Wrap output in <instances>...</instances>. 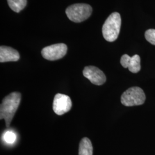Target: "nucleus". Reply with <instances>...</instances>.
<instances>
[{
  "mask_svg": "<svg viewBox=\"0 0 155 155\" xmlns=\"http://www.w3.org/2000/svg\"><path fill=\"white\" fill-rule=\"evenodd\" d=\"M21 99V94L13 92L2 100L0 106V119L5 121L6 127H9L13 118L20 105Z\"/></svg>",
  "mask_w": 155,
  "mask_h": 155,
  "instance_id": "1",
  "label": "nucleus"
},
{
  "mask_svg": "<svg viewBox=\"0 0 155 155\" xmlns=\"http://www.w3.org/2000/svg\"><path fill=\"white\" fill-rule=\"evenodd\" d=\"M121 25L120 15L117 12L111 13L106 19L102 27L103 36L106 41L113 42L118 38Z\"/></svg>",
  "mask_w": 155,
  "mask_h": 155,
  "instance_id": "2",
  "label": "nucleus"
},
{
  "mask_svg": "<svg viewBox=\"0 0 155 155\" xmlns=\"http://www.w3.org/2000/svg\"><path fill=\"white\" fill-rule=\"evenodd\" d=\"M92 13V8L86 4H76L68 6L66 10L68 18L73 22H81L87 19Z\"/></svg>",
  "mask_w": 155,
  "mask_h": 155,
  "instance_id": "3",
  "label": "nucleus"
},
{
  "mask_svg": "<svg viewBox=\"0 0 155 155\" xmlns=\"http://www.w3.org/2000/svg\"><path fill=\"white\" fill-rule=\"evenodd\" d=\"M145 99V94L142 89L139 87H132L122 94L121 102L125 106H134L143 105Z\"/></svg>",
  "mask_w": 155,
  "mask_h": 155,
  "instance_id": "4",
  "label": "nucleus"
},
{
  "mask_svg": "<svg viewBox=\"0 0 155 155\" xmlns=\"http://www.w3.org/2000/svg\"><path fill=\"white\" fill-rule=\"evenodd\" d=\"M67 52V47L63 43H58L45 47L41 51L43 57L48 61H56L63 58Z\"/></svg>",
  "mask_w": 155,
  "mask_h": 155,
  "instance_id": "5",
  "label": "nucleus"
},
{
  "mask_svg": "<svg viewBox=\"0 0 155 155\" xmlns=\"http://www.w3.org/2000/svg\"><path fill=\"white\" fill-rule=\"evenodd\" d=\"M72 101L70 98L65 94H56L53 102V110L58 116H61L71 110Z\"/></svg>",
  "mask_w": 155,
  "mask_h": 155,
  "instance_id": "6",
  "label": "nucleus"
},
{
  "mask_svg": "<svg viewBox=\"0 0 155 155\" xmlns=\"http://www.w3.org/2000/svg\"><path fill=\"white\" fill-rule=\"evenodd\" d=\"M83 76L94 84L102 85L105 83L106 78L104 73L95 66L86 67L83 71Z\"/></svg>",
  "mask_w": 155,
  "mask_h": 155,
  "instance_id": "7",
  "label": "nucleus"
},
{
  "mask_svg": "<svg viewBox=\"0 0 155 155\" xmlns=\"http://www.w3.org/2000/svg\"><path fill=\"white\" fill-rule=\"evenodd\" d=\"M140 57L135 55L132 57L125 54L121 58V64L124 68H128L129 70L132 73H137L141 70Z\"/></svg>",
  "mask_w": 155,
  "mask_h": 155,
  "instance_id": "8",
  "label": "nucleus"
},
{
  "mask_svg": "<svg viewBox=\"0 0 155 155\" xmlns=\"http://www.w3.org/2000/svg\"><path fill=\"white\" fill-rule=\"evenodd\" d=\"M20 59V54L17 50L7 46L0 47V61L1 63L8 61H18Z\"/></svg>",
  "mask_w": 155,
  "mask_h": 155,
  "instance_id": "9",
  "label": "nucleus"
},
{
  "mask_svg": "<svg viewBox=\"0 0 155 155\" xmlns=\"http://www.w3.org/2000/svg\"><path fill=\"white\" fill-rule=\"evenodd\" d=\"M93 148L90 139L84 137L79 144V155H93Z\"/></svg>",
  "mask_w": 155,
  "mask_h": 155,
  "instance_id": "10",
  "label": "nucleus"
},
{
  "mask_svg": "<svg viewBox=\"0 0 155 155\" xmlns=\"http://www.w3.org/2000/svg\"><path fill=\"white\" fill-rule=\"evenodd\" d=\"M8 5L12 11L18 13L27 5V0H7Z\"/></svg>",
  "mask_w": 155,
  "mask_h": 155,
  "instance_id": "11",
  "label": "nucleus"
},
{
  "mask_svg": "<svg viewBox=\"0 0 155 155\" xmlns=\"http://www.w3.org/2000/svg\"><path fill=\"white\" fill-rule=\"evenodd\" d=\"M3 139L8 144H13L16 141V135L13 131L8 130L3 134Z\"/></svg>",
  "mask_w": 155,
  "mask_h": 155,
  "instance_id": "12",
  "label": "nucleus"
},
{
  "mask_svg": "<svg viewBox=\"0 0 155 155\" xmlns=\"http://www.w3.org/2000/svg\"><path fill=\"white\" fill-rule=\"evenodd\" d=\"M145 37L148 42L155 45V29H150L147 30L145 33Z\"/></svg>",
  "mask_w": 155,
  "mask_h": 155,
  "instance_id": "13",
  "label": "nucleus"
}]
</instances>
